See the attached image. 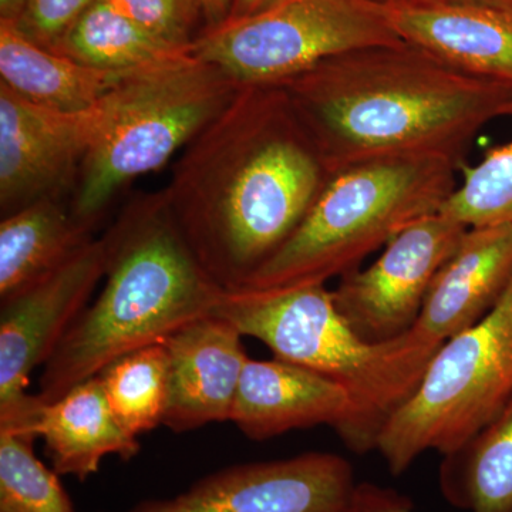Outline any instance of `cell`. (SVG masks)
<instances>
[{"mask_svg": "<svg viewBox=\"0 0 512 512\" xmlns=\"http://www.w3.org/2000/svg\"><path fill=\"white\" fill-rule=\"evenodd\" d=\"M106 235V282L43 366L37 396L45 403L119 357L163 343L210 315L224 295L188 247L161 192L131 201Z\"/></svg>", "mask_w": 512, "mask_h": 512, "instance_id": "3957f363", "label": "cell"}, {"mask_svg": "<svg viewBox=\"0 0 512 512\" xmlns=\"http://www.w3.org/2000/svg\"><path fill=\"white\" fill-rule=\"evenodd\" d=\"M350 512H414L413 503L393 488L373 483L356 485Z\"/></svg>", "mask_w": 512, "mask_h": 512, "instance_id": "4316f807", "label": "cell"}, {"mask_svg": "<svg viewBox=\"0 0 512 512\" xmlns=\"http://www.w3.org/2000/svg\"><path fill=\"white\" fill-rule=\"evenodd\" d=\"M279 86L329 174L397 156L461 167L488 123L512 117V83L460 72L406 42L343 53Z\"/></svg>", "mask_w": 512, "mask_h": 512, "instance_id": "7a4b0ae2", "label": "cell"}, {"mask_svg": "<svg viewBox=\"0 0 512 512\" xmlns=\"http://www.w3.org/2000/svg\"><path fill=\"white\" fill-rule=\"evenodd\" d=\"M93 238L63 198H45L2 217L0 303L45 278Z\"/></svg>", "mask_w": 512, "mask_h": 512, "instance_id": "d6986e66", "label": "cell"}, {"mask_svg": "<svg viewBox=\"0 0 512 512\" xmlns=\"http://www.w3.org/2000/svg\"><path fill=\"white\" fill-rule=\"evenodd\" d=\"M356 485L346 458L305 453L222 468L184 493L130 512H350Z\"/></svg>", "mask_w": 512, "mask_h": 512, "instance_id": "7c38bea8", "label": "cell"}, {"mask_svg": "<svg viewBox=\"0 0 512 512\" xmlns=\"http://www.w3.org/2000/svg\"><path fill=\"white\" fill-rule=\"evenodd\" d=\"M439 485L466 512H512V400L477 436L443 456Z\"/></svg>", "mask_w": 512, "mask_h": 512, "instance_id": "ffe728a7", "label": "cell"}, {"mask_svg": "<svg viewBox=\"0 0 512 512\" xmlns=\"http://www.w3.org/2000/svg\"><path fill=\"white\" fill-rule=\"evenodd\" d=\"M96 0H26L13 25L36 45L55 52L64 36Z\"/></svg>", "mask_w": 512, "mask_h": 512, "instance_id": "484cf974", "label": "cell"}, {"mask_svg": "<svg viewBox=\"0 0 512 512\" xmlns=\"http://www.w3.org/2000/svg\"><path fill=\"white\" fill-rule=\"evenodd\" d=\"M35 440L0 431V512H74L59 474L36 457Z\"/></svg>", "mask_w": 512, "mask_h": 512, "instance_id": "603a6c76", "label": "cell"}, {"mask_svg": "<svg viewBox=\"0 0 512 512\" xmlns=\"http://www.w3.org/2000/svg\"><path fill=\"white\" fill-rule=\"evenodd\" d=\"M355 403L342 384L281 359L249 357L231 421L248 439L264 441L308 427H333L343 443L355 423Z\"/></svg>", "mask_w": 512, "mask_h": 512, "instance_id": "5bb4252c", "label": "cell"}, {"mask_svg": "<svg viewBox=\"0 0 512 512\" xmlns=\"http://www.w3.org/2000/svg\"><path fill=\"white\" fill-rule=\"evenodd\" d=\"M403 42L460 72L512 83V12L448 0H386Z\"/></svg>", "mask_w": 512, "mask_h": 512, "instance_id": "9a60e30c", "label": "cell"}, {"mask_svg": "<svg viewBox=\"0 0 512 512\" xmlns=\"http://www.w3.org/2000/svg\"><path fill=\"white\" fill-rule=\"evenodd\" d=\"M242 333L217 313L187 323L164 340L170 393L164 426L174 433L231 421L249 359Z\"/></svg>", "mask_w": 512, "mask_h": 512, "instance_id": "4fadbf2b", "label": "cell"}, {"mask_svg": "<svg viewBox=\"0 0 512 512\" xmlns=\"http://www.w3.org/2000/svg\"><path fill=\"white\" fill-rule=\"evenodd\" d=\"M124 15L178 49L191 50L201 12L195 0H110Z\"/></svg>", "mask_w": 512, "mask_h": 512, "instance_id": "d4e9b609", "label": "cell"}, {"mask_svg": "<svg viewBox=\"0 0 512 512\" xmlns=\"http://www.w3.org/2000/svg\"><path fill=\"white\" fill-rule=\"evenodd\" d=\"M136 70H106L77 62L36 45L13 23L0 20V83L39 106L90 109Z\"/></svg>", "mask_w": 512, "mask_h": 512, "instance_id": "ac0fdd59", "label": "cell"}, {"mask_svg": "<svg viewBox=\"0 0 512 512\" xmlns=\"http://www.w3.org/2000/svg\"><path fill=\"white\" fill-rule=\"evenodd\" d=\"M214 313L244 338L264 343L276 359L342 384L356 410L345 446L356 454L376 450L387 421L416 392L443 346L421 335L416 326L387 343L365 342L340 315L326 285L225 291Z\"/></svg>", "mask_w": 512, "mask_h": 512, "instance_id": "277c9868", "label": "cell"}, {"mask_svg": "<svg viewBox=\"0 0 512 512\" xmlns=\"http://www.w3.org/2000/svg\"><path fill=\"white\" fill-rule=\"evenodd\" d=\"M106 232L28 289L0 303V431H32L43 402L29 394L33 370L45 366L89 305L109 264ZM36 437V436H35Z\"/></svg>", "mask_w": 512, "mask_h": 512, "instance_id": "9c48e42d", "label": "cell"}, {"mask_svg": "<svg viewBox=\"0 0 512 512\" xmlns=\"http://www.w3.org/2000/svg\"><path fill=\"white\" fill-rule=\"evenodd\" d=\"M511 279V225L468 228L434 278L414 326L443 345L493 311Z\"/></svg>", "mask_w": 512, "mask_h": 512, "instance_id": "2e32d148", "label": "cell"}, {"mask_svg": "<svg viewBox=\"0 0 512 512\" xmlns=\"http://www.w3.org/2000/svg\"><path fill=\"white\" fill-rule=\"evenodd\" d=\"M195 2L204 22L202 30H210L222 25L229 18L234 0H195Z\"/></svg>", "mask_w": 512, "mask_h": 512, "instance_id": "83f0119b", "label": "cell"}, {"mask_svg": "<svg viewBox=\"0 0 512 512\" xmlns=\"http://www.w3.org/2000/svg\"><path fill=\"white\" fill-rule=\"evenodd\" d=\"M26 0H0V20L15 23L25 9Z\"/></svg>", "mask_w": 512, "mask_h": 512, "instance_id": "f546056e", "label": "cell"}, {"mask_svg": "<svg viewBox=\"0 0 512 512\" xmlns=\"http://www.w3.org/2000/svg\"><path fill=\"white\" fill-rule=\"evenodd\" d=\"M448 2L473 3V5L487 6V8L512 12V0H448Z\"/></svg>", "mask_w": 512, "mask_h": 512, "instance_id": "4dcf8cb0", "label": "cell"}, {"mask_svg": "<svg viewBox=\"0 0 512 512\" xmlns=\"http://www.w3.org/2000/svg\"><path fill=\"white\" fill-rule=\"evenodd\" d=\"M511 400L512 279L493 311L443 343L416 392L387 421L376 450L400 476L426 451L453 453Z\"/></svg>", "mask_w": 512, "mask_h": 512, "instance_id": "52a82bcc", "label": "cell"}, {"mask_svg": "<svg viewBox=\"0 0 512 512\" xmlns=\"http://www.w3.org/2000/svg\"><path fill=\"white\" fill-rule=\"evenodd\" d=\"M276 2H279V0H234L227 20L248 18V16L269 8Z\"/></svg>", "mask_w": 512, "mask_h": 512, "instance_id": "f1b7e54d", "label": "cell"}, {"mask_svg": "<svg viewBox=\"0 0 512 512\" xmlns=\"http://www.w3.org/2000/svg\"><path fill=\"white\" fill-rule=\"evenodd\" d=\"M457 185L441 214L471 227H512V140L487 150L480 163L460 167Z\"/></svg>", "mask_w": 512, "mask_h": 512, "instance_id": "cb8c5ba5", "label": "cell"}, {"mask_svg": "<svg viewBox=\"0 0 512 512\" xmlns=\"http://www.w3.org/2000/svg\"><path fill=\"white\" fill-rule=\"evenodd\" d=\"M467 229L441 212L427 215L394 235L372 265L342 276L333 299L356 335L380 345L409 332Z\"/></svg>", "mask_w": 512, "mask_h": 512, "instance_id": "30bf717a", "label": "cell"}, {"mask_svg": "<svg viewBox=\"0 0 512 512\" xmlns=\"http://www.w3.org/2000/svg\"><path fill=\"white\" fill-rule=\"evenodd\" d=\"M55 52L106 70L143 69L191 53L151 35L110 0H96Z\"/></svg>", "mask_w": 512, "mask_h": 512, "instance_id": "44dd1931", "label": "cell"}, {"mask_svg": "<svg viewBox=\"0 0 512 512\" xmlns=\"http://www.w3.org/2000/svg\"><path fill=\"white\" fill-rule=\"evenodd\" d=\"M106 96L90 109L39 106L0 83V212L13 214L74 190L106 124Z\"/></svg>", "mask_w": 512, "mask_h": 512, "instance_id": "8fae6325", "label": "cell"}, {"mask_svg": "<svg viewBox=\"0 0 512 512\" xmlns=\"http://www.w3.org/2000/svg\"><path fill=\"white\" fill-rule=\"evenodd\" d=\"M99 377L111 410L131 436L164 423L170 393V356L164 343L119 357Z\"/></svg>", "mask_w": 512, "mask_h": 512, "instance_id": "7402d4cb", "label": "cell"}, {"mask_svg": "<svg viewBox=\"0 0 512 512\" xmlns=\"http://www.w3.org/2000/svg\"><path fill=\"white\" fill-rule=\"evenodd\" d=\"M32 430L45 440L53 470L79 481L96 474L110 454L127 461L140 451L137 437L121 426L111 410L99 376L77 384L55 402L43 404Z\"/></svg>", "mask_w": 512, "mask_h": 512, "instance_id": "e0dca14e", "label": "cell"}, {"mask_svg": "<svg viewBox=\"0 0 512 512\" xmlns=\"http://www.w3.org/2000/svg\"><path fill=\"white\" fill-rule=\"evenodd\" d=\"M328 178L285 90L241 86L161 194L202 268L235 291L284 247Z\"/></svg>", "mask_w": 512, "mask_h": 512, "instance_id": "6da1fadb", "label": "cell"}, {"mask_svg": "<svg viewBox=\"0 0 512 512\" xmlns=\"http://www.w3.org/2000/svg\"><path fill=\"white\" fill-rule=\"evenodd\" d=\"M239 84L188 53L128 74L106 96V124L87 154L70 211L93 232L131 181L160 170L211 123Z\"/></svg>", "mask_w": 512, "mask_h": 512, "instance_id": "8992f818", "label": "cell"}, {"mask_svg": "<svg viewBox=\"0 0 512 512\" xmlns=\"http://www.w3.org/2000/svg\"><path fill=\"white\" fill-rule=\"evenodd\" d=\"M400 43L386 0H279L202 30L190 52L239 86H279L343 53Z\"/></svg>", "mask_w": 512, "mask_h": 512, "instance_id": "ba28073f", "label": "cell"}, {"mask_svg": "<svg viewBox=\"0 0 512 512\" xmlns=\"http://www.w3.org/2000/svg\"><path fill=\"white\" fill-rule=\"evenodd\" d=\"M457 171L448 158L397 156L329 174L292 237L239 289L326 285L356 271L402 229L440 212Z\"/></svg>", "mask_w": 512, "mask_h": 512, "instance_id": "5b68a950", "label": "cell"}]
</instances>
